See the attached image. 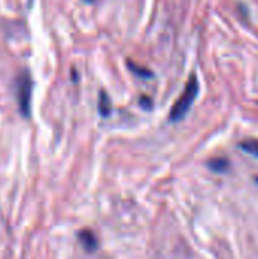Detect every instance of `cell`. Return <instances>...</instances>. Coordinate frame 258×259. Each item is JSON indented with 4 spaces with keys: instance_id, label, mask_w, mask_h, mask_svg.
I'll return each mask as SVG.
<instances>
[{
    "instance_id": "cell-2",
    "label": "cell",
    "mask_w": 258,
    "mask_h": 259,
    "mask_svg": "<svg viewBox=\"0 0 258 259\" xmlns=\"http://www.w3.org/2000/svg\"><path fill=\"white\" fill-rule=\"evenodd\" d=\"M30 96H32V79L27 71H23L17 79V97L18 106L23 117L30 115Z\"/></svg>"
},
{
    "instance_id": "cell-7",
    "label": "cell",
    "mask_w": 258,
    "mask_h": 259,
    "mask_svg": "<svg viewBox=\"0 0 258 259\" xmlns=\"http://www.w3.org/2000/svg\"><path fill=\"white\" fill-rule=\"evenodd\" d=\"M129 67L132 68V71L135 73V74H138V76H143V77H151L152 76V73L149 71V70H146V68H140L138 65H132L131 62H129Z\"/></svg>"
},
{
    "instance_id": "cell-1",
    "label": "cell",
    "mask_w": 258,
    "mask_h": 259,
    "mask_svg": "<svg viewBox=\"0 0 258 259\" xmlns=\"http://www.w3.org/2000/svg\"><path fill=\"white\" fill-rule=\"evenodd\" d=\"M199 93V82L196 76H190L182 94L179 96V99L175 102L172 111H170V120L172 121H179L186 117V114L189 112V109L192 108L196 96Z\"/></svg>"
},
{
    "instance_id": "cell-5",
    "label": "cell",
    "mask_w": 258,
    "mask_h": 259,
    "mask_svg": "<svg viewBox=\"0 0 258 259\" xmlns=\"http://www.w3.org/2000/svg\"><path fill=\"white\" fill-rule=\"evenodd\" d=\"M240 149L252 156L258 158V141L257 140H245L243 143H240Z\"/></svg>"
},
{
    "instance_id": "cell-6",
    "label": "cell",
    "mask_w": 258,
    "mask_h": 259,
    "mask_svg": "<svg viewBox=\"0 0 258 259\" xmlns=\"http://www.w3.org/2000/svg\"><path fill=\"white\" fill-rule=\"evenodd\" d=\"M210 167H211V170L220 173V171H225L228 168V161L227 159H211Z\"/></svg>"
},
{
    "instance_id": "cell-8",
    "label": "cell",
    "mask_w": 258,
    "mask_h": 259,
    "mask_svg": "<svg viewBox=\"0 0 258 259\" xmlns=\"http://www.w3.org/2000/svg\"><path fill=\"white\" fill-rule=\"evenodd\" d=\"M85 2H93V0H85Z\"/></svg>"
},
{
    "instance_id": "cell-3",
    "label": "cell",
    "mask_w": 258,
    "mask_h": 259,
    "mask_svg": "<svg viewBox=\"0 0 258 259\" xmlns=\"http://www.w3.org/2000/svg\"><path fill=\"white\" fill-rule=\"evenodd\" d=\"M79 241L82 243L84 249L88 250V252H94L96 247H97V240H96V237L93 235V232H90V231H82V232H79Z\"/></svg>"
},
{
    "instance_id": "cell-4",
    "label": "cell",
    "mask_w": 258,
    "mask_h": 259,
    "mask_svg": "<svg viewBox=\"0 0 258 259\" xmlns=\"http://www.w3.org/2000/svg\"><path fill=\"white\" fill-rule=\"evenodd\" d=\"M99 112L102 117H108L111 114V100L105 91H100L99 96Z\"/></svg>"
}]
</instances>
